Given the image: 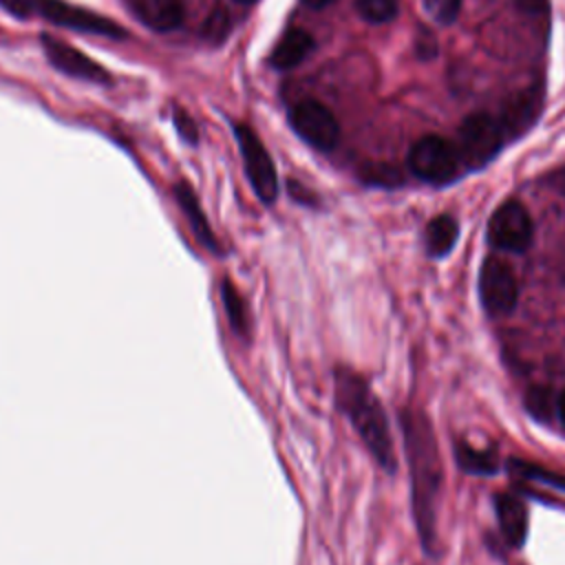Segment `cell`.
Instances as JSON below:
<instances>
[{
	"instance_id": "obj_1",
	"label": "cell",
	"mask_w": 565,
	"mask_h": 565,
	"mask_svg": "<svg viewBox=\"0 0 565 565\" xmlns=\"http://www.w3.org/2000/svg\"><path fill=\"white\" fill-rule=\"evenodd\" d=\"M406 457L411 466V483H413V514L417 523V532L422 536V545L428 554H435L437 541V499L444 481L441 459L437 450L435 430L422 411L406 408L399 415Z\"/></svg>"
},
{
	"instance_id": "obj_2",
	"label": "cell",
	"mask_w": 565,
	"mask_h": 565,
	"mask_svg": "<svg viewBox=\"0 0 565 565\" xmlns=\"http://www.w3.org/2000/svg\"><path fill=\"white\" fill-rule=\"evenodd\" d=\"M335 402L358 430L373 459L393 475L397 468V457L393 450L386 413L366 380L351 369H335Z\"/></svg>"
},
{
	"instance_id": "obj_3",
	"label": "cell",
	"mask_w": 565,
	"mask_h": 565,
	"mask_svg": "<svg viewBox=\"0 0 565 565\" xmlns=\"http://www.w3.org/2000/svg\"><path fill=\"white\" fill-rule=\"evenodd\" d=\"M4 4L18 15H42L55 24L106 35V38H124V29L110 22L104 15L86 11L82 7H73L62 0H4Z\"/></svg>"
},
{
	"instance_id": "obj_4",
	"label": "cell",
	"mask_w": 565,
	"mask_h": 565,
	"mask_svg": "<svg viewBox=\"0 0 565 565\" xmlns=\"http://www.w3.org/2000/svg\"><path fill=\"white\" fill-rule=\"evenodd\" d=\"M457 137H459L457 152L461 163L470 170H477V168H483L488 161H492L501 150L503 128L494 117L486 113H472L461 121Z\"/></svg>"
},
{
	"instance_id": "obj_5",
	"label": "cell",
	"mask_w": 565,
	"mask_h": 565,
	"mask_svg": "<svg viewBox=\"0 0 565 565\" xmlns=\"http://www.w3.org/2000/svg\"><path fill=\"white\" fill-rule=\"evenodd\" d=\"M459 163L461 159L457 148L437 135H426L417 139L408 152L411 172L433 185H444L452 181L459 172Z\"/></svg>"
},
{
	"instance_id": "obj_6",
	"label": "cell",
	"mask_w": 565,
	"mask_h": 565,
	"mask_svg": "<svg viewBox=\"0 0 565 565\" xmlns=\"http://www.w3.org/2000/svg\"><path fill=\"white\" fill-rule=\"evenodd\" d=\"M479 298L483 309L494 316H508L519 302V280L510 263L488 256L479 269Z\"/></svg>"
},
{
	"instance_id": "obj_7",
	"label": "cell",
	"mask_w": 565,
	"mask_h": 565,
	"mask_svg": "<svg viewBox=\"0 0 565 565\" xmlns=\"http://www.w3.org/2000/svg\"><path fill=\"white\" fill-rule=\"evenodd\" d=\"M532 236H534L532 218L527 210L514 199L501 203L488 221V243L497 249L521 254L530 247Z\"/></svg>"
},
{
	"instance_id": "obj_8",
	"label": "cell",
	"mask_w": 565,
	"mask_h": 565,
	"mask_svg": "<svg viewBox=\"0 0 565 565\" xmlns=\"http://www.w3.org/2000/svg\"><path fill=\"white\" fill-rule=\"evenodd\" d=\"M236 139H238L245 172L249 177L254 192L263 203H274L278 196V181H276V168L269 152L265 150L260 139L243 124L236 126Z\"/></svg>"
},
{
	"instance_id": "obj_9",
	"label": "cell",
	"mask_w": 565,
	"mask_h": 565,
	"mask_svg": "<svg viewBox=\"0 0 565 565\" xmlns=\"http://www.w3.org/2000/svg\"><path fill=\"white\" fill-rule=\"evenodd\" d=\"M291 126L300 139L318 150H331L340 137L333 113L316 99H305L291 110Z\"/></svg>"
},
{
	"instance_id": "obj_10",
	"label": "cell",
	"mask_w": 565,
	"mask_h": 565,
	"mask_svg": "<svg viewBox=\"0 0 565 565\" xmlns=\"http://www.w3.org/2000/svg\"><path fill=\"white\" fill-rule=\"evenodd\" d=\"M42 46H44L49 62L55 68H60L62 73L79 77V79H88V82H110V75L106 73V68L99 66L88 55H84L82 51H77L75 46H71L49 33L42 35Z\"/></svg>"
},
{
	"instance_id": "obj_11",
	"label": "cell",
	"mask_w": 565,
	"mask_h": 565,
	"mask_svg": "<svg viewBox=\"0 0 565 565\" xmlns=\"http://www.w3.org/2000/svg\"><path fill=\"white\" fill-rule=\"evenodd\" d=\"M543 90L541 86H525L523 90L510 95L501 108V128L503 135L521 137L525 130L532 128L534 119L541 113Z\"/></svg>"
},
{
	"instance_id": "obj_12",
	"label": "cell",
	"mask_w": 565,
	"mask_h": 565,
	"mask_svg": "<svg viewBox=\"0 0 565 565\" xmlns=\"http://www.w3.org/2000/svg\"><path fill=\"white\" fill-rule=\"evenodd\" d=\"M494 510H497L499 527H501V534H503L505 543L512 545V547H521L525 536H527L525 503L519 497L510 494V492H499L494 497Z\"/></svg>"
},
{
	"instance_id": "obj_13",
	"label": "cell",
	"mask_w": 565,
	"mask_h": 565,
	"mask_svg": "<svg viewBox=\"0 0 565 565\" xmlns=\"http://www.w3.org/2000/svg\"><path fill=\"white\" fill-rule=\"evenodd\" d=\"M139 22L154 31H172L183 20L181 0H126Z\"/></svg>"
},
{
	"instance_id": "obj_14",
	"label": "cell",
	"mask_w": 565,
	"mask_h": 565,
	"mask_svg": "<svg viewBox=\"0 0 565 565\" xmlns=\"http://www.w3.org/2000/svg\"><path fill=\"white\" fill-rule=\"evenodd\" d=\"M174 196H177V203L183 210V214H185V218L190 223V230L196 236V241L203 247H207L212 254H218L221 245H218V241H216V236H214V232H212V227H210V223H207V218H205V214H203V210H201L192 188L188 183H177L174 185Z\"/></svg>"
},
{
	"instance_id": "obj_15",
	"label": "cell",
	"mask_w": 565,
	"mask_h": 565,
	"mask_svg": "<svg viewBox=\"0 0 565 565\" xmlns=\"http://www.w3.org/2000/svg\"><path fill=\"white\" fill-rule=\"evenodd\" d=\"M313 49V38L309 31L291 26L287 29L280 40L276 42L274 51H271V64L280 71L285 68H294L298 66Z\"/></svg>"
},
{
	"instance_id": "obj_16",
	"label": "cell",
	"mask_w": 565,
	"mask_h": 565,
	"mask_svg": "<svg viewBox=\"0 0 565 565\" xmlns=\"http://www.w3.org/2000/svg\"><path fill=\"white\" fill-rule=\"evenodd\" d=\"M221 302H223V309H225V316H227V322H230L232 331L236 335L247 338L249 329H252L249 307H247L243 294L238 291V287L230 278H225L221 282Z\"/></svg>"
},
{
	"instance_id": "obj_17",
	"label": "cell",
	"mask_w": 565,
	"mask_h": 565,
	"mask_svg": "<svg viewBox=\"0 0 565 565\" xmlns=\"http://www.w3.org/2000/svg\"><path fill=\"white\" fill-rule=\"evenodd\" d=\"M459 236V225L450 214H439L426 225V252L433 258L446 256Z\"/></svg>"
},
{
	"instance_id": "obj_18",
	"label": "cell",
	"mask_w": 565,
	"mask_h": 565,
	"mask_svg": "<svg viewBox=\"0 0 565 565\" xmlns=\"http://www.w3.org/2000/svg\"><path fill=\"white\" fill-rule=\"evenodd\" d=\"M455 459L463 472L470 475H494L499 470L497 452L492 448L479 450L466 441L455 444Z\"/></svg>"
},
{
	"instance_id": "obj_19",
	"label": "cell",
	"mask_w": 565,
	"mask_h": 565,
	"mask_svg": "<svg viewBox=\"0 0 565 565\" xmlns=\"http://www.w3.org/2000/svg\"><path fill=\"white\" fill-rule=\"evenodd\" d=\"M508 466H510V472H514V475H519L527 481H536V483H543V486H550V488L565 490V475H561V472H554V470H547L543 466L521 461V459H510Z\"/></svg>"
},
{
	"instance_id": "obj_20",
	"label": "cell",
	"mask_w": 565,
	"mask_h": 565,
	"mask_svg": "<svg viewBox=\"0 0 565 565\" xmlns=\"http://www.w3.org/2000/svg\"><path fill=\"white\" fill-rule=\"evenodd\" d=\"M525 408L539 422H550L556 413V397L547 386H532L525 393Z\"/></svg>"
},
{
	"instance_id": "obj_21",
	"label": "cell",
	"mask_w": 565,
	"mask_h": 565,
	"mask_svg": "<svg viewBox=\"0 0 565 565\" xmlns=\"http://www.w3.org/2000/svg\"><path fill=\"white\" fill-rule=\"evenodd\" d=\"M360 179L371 183V185H380V188H395L402 183V172L391 166V163H366L360 170Z\"/></svg>"
},
{
	"instance_id": "obj_22",
	"label": "cell",
	"mask_w": 565,
	"mask_h": 565,
	"mask_svg": "<svg viewBox=\"0 0 565 565\" xmlns=\"http://www.w3.org/2000/svg\"><path fill=\"white\" fill-rule=\"evenodd\" d=\"M358 13L373 24H382L395 18L397 0H355Z\"/></svg>"
},
{
	"instance_id": "obj_23",
	"label": "cell",
	"mask_w": 565,
	"mask_h": 565,
	"mask_svg": "<svg viewBox=\"0 0 565 565\" xmlns=\"http://www.w3.org/2000/svg\"><path fill=\"white\" fill-rule=\"evenodd\" d=\"M422 4L426 13L439 24H450L461 11V0H422Z\"/></svg>"
},
{
	"instance_id": "obj_24",
	"label": "cell",
	"mask_w": 565,
	"mask_h": 565,
	"mask_svg": "<svg viewBox=\"0 0 565 565\" xmlns=\"http://www.w3.org/2000/svg\"><path fill=\"white\" fill-rule=\"evenodd\" d=\"M227 29H230L227 13H225L223 9H216V11L207 18V24H205L203 33H205V38H212L214 42H218V40H223V38H225Z\"/></svg>"
},
{
	"instance_id": "obj_25",
	"label": "cell",
	"mask_w": 565,
	"mask_h": 565,
	"mask_svg": "<svg viewBox=\"0 0 565 565\" xmlns=\"http://www.w3.org/2000/svg\"><path fill=\"white\" fill-rule=\"evenodd\" d=\"M174 126H177L179 135H181L188 143H196V137H199L196 126H194L192 117H190L188 113H183L181 108H174Z\"/></svg>"
},
{
	"instance_id": "obj_26",
	"label": "cell",
	"mask_w": 565,
	"mask_h": 565,
	"mask_svg": "<svg viewBox=\"0 0 565 565\" xmlns=\"http://www.w3.org/2000/svg\"><path fill=\"white\" fill-rule=\"evenodd\" d=\"M556 415H558V422L561 426L565 428V391L556 397Z\"/></svg>"
},
{
	"instance_id": "obj_27",
	"label": "cell",
	"mask_w": 565,
	"mask_h": 565,
	"mask_svg": "<svg viewBox=\"0 0 565 565\" xmlns=\"http://www.w3.org/2000/svg\"><path fill=\"white\" fill-rule=\"evenodd\" d=\"M307 7H311V9H322V7H327V4H331L333 0H302Z\"/></svg>"
},
{
	"instance_id": "obj_28",
	"label": "cell",
	"mask_w": 565,
	"mask_h": 565,
	"mask_svg": "<svg viewBox=\"0 0 565 565\" xmlns=\"http://www.w3.org/2000/svg\"><path fill=\"white\" fill-rule=\"evenodd\" d=\"M238 2H245V4H249V2H254V0H238Z\"/></svg>"
}]
</instances>
